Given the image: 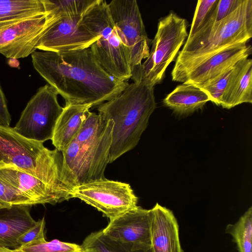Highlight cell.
Segmentation results:
<instances>
[{
  "mask_svg": "<svg viewBox=\"0 0 252 252\" xmlns=\"http://www.w3.org/2000/svg\"><path fill=\"white\" fill-rule=\"evenodd\" d=\"M31 57L36 71L65 101L98 106L116 96L129 84L108 74L90 48L62 52L34 51Z\"/></svg>",
  "mask_w": 252,
  "mask_h": 252,
  "instance_id": "cell-1",
  "label": "cell"
},
{
  "mask_svg": "<svg viewBox=\"0 0 252 252\" xmlns=\"http://www.w3.org/2000/svg\"><path fill=\"white\" fill-rule=\"evenodd\" d=\"M252 37V0H243L231 14L215 22L213 14L194 35L188 37L171 72L172 80L181 82L198 64L231 45L247 43Z\"/></svg>",
  "mask_w": 252,
  "mask_h": 252,
  "instance_id": "cell-2",
  "label": "cell"
},
{
  "mask_svg": "<svg viewBox=\"0 0 252 252\" xmlns=\"http://www.w3.org/2000/svg\"><path fill=\"white\" fill-rule=\"evenodd\" d=\"M133 81L97 108L99 115L114 122L109 163L135 147L156 108L154 87Z\"/></svg>",
  "mask_w": 252,
  "mask_h": 252,
  "instance_id": "cell-3",
  "label": "cell"
},
{
  "mask_svg": "<svg viewBox=\"0 0 252 252\" xmlns=\"http://www.w3.org/2000/svg\"><path fill=\"white\" fill-rule=\"evenodd\" d=\"M114 122L90 112L62 152L64 168L75 186L106 179Z\"/></svg>",
  "mask_w": 252,
  "mask_h": 252,
  "instance_id": "cell-4",
  "label": "cell"
},
{
  "mask_svg": "<svg viewBox=\"0 0 252 252\" xmlns=\"http://www.w3.org/2000/svg\"><path fill=\"white\" fill-rule=\"evenodd\" d=\"M16 168L71 193L75 187L63 165L62 153L30 140L13 127L0 125V168Z\"/></svg>",
  "mask_w": 252,
  "mask_h": 252,
  "instance_id": "cell-5",
  "label": "cell"
},
{
  "mask_svg": "<svg viewBox=\"0 0 252 252\" xmlns=\"http://www.w3.org/2000/svg\"><path fill=\"white\" fill-rule=\"evenodd\" d=\"M81 22L98 36L90 47L98 63L114 78L127 81L132 75L130 52L115 27L108 3L98 0L83 15Z\"/></svg>",
  "mask_w": 252,
  "mask_h": 252,
  "instance_id": "cell-6",
  "label": "cell"
},
{
  "mask_svg": "<svg viewBox=\"0 0 252 252\" xmlns=\"http://www.w3.org/2000/svg\"><path fill=\"white\" fill-rule=\"evenodd\" d=\"M187 20L174 12L159 19L149 56L131 70V78L154 87L162 80L188 36Z\"/></svg>",
  "mask_w": 252,
  "mask_h": 252,
  "instance_id": "cell-7",
  "label": "cell"
},
{
  "mask_svg": "<svg viewBox=\"0 0 252 252\" xmlns=\"http://www.w3.org/2000/svg\"><path fill=\"white\" fill-rule=\"evenodd\" d=\"M71 198L70 191L26 172L11 167L0 168V208L54 205Z\"/></svg>",
  "mask_w": 252,
  "mask_h": 252,
  "instance_id": "cell-8",
  "label": "cell"
},
{
  "mask_svg": "<svg viewBox=\"0 0 252 252\" xmlns=\"http://www.w3.org/2000/svg\"><path fill=\"white\" fill-rule=\"evenodd\" d=\"M58 93L49 84L40 87L28 102L14 128L30 140L44 142L52 140L57 122L63 110Z\"/></svg>",
  "mask_w": 252,
  "mask_h": 252,
  "instance_id": "cell-9",
  "label": "cell"
},
{
  "mask_svg": "<svg viewBox=\"0 0 252 252\" xmlns=\"http://www.w3.org/2000/svg\"><path fill=\"white\" fill-rule=\"evenodd\" d=\"M113 220L137 206L138 198L129 184L106 178L75 187L71 193Z\"/></svg>",
  "mask_w": 252,
  "mask_h": 252,
  "instance_id": "cell-10",
  "label": "cell"
},
{
  "mask_svg": "<svg viewBox=\"0 0 252 252\" xmlns=\"http://www.w3.org/2000/svg\"><path fill=\"white\" fill-rule=\"evenodd\" d=\"M111 18L130 54L131 70L150 53L151 40L148 37L135 0H113L108 3Z\"/></svg>",
  "mask_w": 252,
  "mask_h": 252,
  "instance_id": "cell-11",
  "label": "cell"
},
{
  "mask_svg": "<svg viewBox=\"0 0 252 252\" xmlns=\"http://www.w3.org/2000/svg\"><path fill=\"white\" fill-rule=\"evenodd\" d=\"M62 17L53 12L17 22L0 30V53L19 59L31 55L43 35Z\"/></svg>",
  "mask_w": 252,
  "mask_h": 252,
  "instance_id": "cell-12",
  "label": "cell"
},
{
  "mask_svg": "<svg viewBox=\"0 0 252 252\" xmlns=\"http://www.w3.org/2000/svg\"><path fill=\"white\" fill-rule=\"evenodd\" d=\"M83 15L57 19L39 39L36 49L62 52L90 48L98 36L83 25Z\"/></svg>",
  "mask_w": 252,
  "mask_h": 252,
  "instance_id": "cell-13",
  "label": "cell"
},
{
  "mask_svg": "<svg viewBox=\"0 0 252 252\" xmlns=\"http://www.w3.org/2000/svg\"><path fill=\"white\" fill-rule=\"evenodd\" d=\"M104 234L133 251L151 248L150 210L137 206L110 220Z\"/></svg>",
  "mask_w": 252,
  "mask_h": 252,
  "instance_id": "cell-14",
  "label": "cell"
},
{
  "mask_svg": "<svg viewBox=\"0 0 252 252\" xmlns=\"http://www.w3.org/2000/svg\"><path fill=\"white\" fill-rule=\"evenodd\" d=\"M251 54V46L246 43L229 46L198 64L185 76L182 83L195 86L204 83L241 59L248 58Z\"/></svg>",
  "mask_w": 252,
  "mask_h": 252,
  "instance_id": "cell-15",
  "label": "cell"
},
{
  "mask_svg": "<svg viewBox=\"0 0 252 252\" xmlns=\"http://www.w3.org/2000/svg\"><path fill=\"white\" fill-rule=\"evenodd\" d=\"M150 210L152 252H183L179 225L172 211L158 203Z\"/></svg>",
  "mask_w": 252,
  "mask_h": 252,
  "instance_id": "cell-16",
  "label": "cell"
},
{
  "mask_svg": "<svg viewBox=\"0 0 252 252\" xmlns=\"http://www.w3.org/2000/svg\"><path fill=\"white\" fill-rule=\"evenodd\" d=\"M243 103H252V60L248 58L234 65L220 105L230 109Z\"/></svg>",
  "mask_w": 252,
  "mask_h": 252,
  "instance_id": "cell-17",
  "label": "cell"
},
{
  "mask_svg": "<svg viewBox=\"0 0 252 252\" xmlns=\"http://www.w3.org/2000/svg\"><path fill=\"white\" fill-rule=\"evenodd\" d=\"M31 206L0 208V247L17 249L19 238L36 223L30 214Z\"/></svg>",
  "mask_w": 252,
  "mask_h": 252,
  "instance_id": "cell-18",
  "label": "cell"
},
{
  "mask_svg": "<svg viewBox=\"0 0 252 252\" xmlns=\"http://www.w3.org/2000/svg\"><path fill=\"white\" fill-rule=\"evenodd\" d=\"M91 105L65 101L52 139V144L62 153L79 132Z\"/></svg>",
  "mask_w": 252,
  "mask_h": 252,
  "instance_id": "cell-19",
  "label": "cell"
},
{
  "mask_svg": "<svg viewBox=\"0 0 252 252\" xmlns=\"http://www.w3.org/2000/svg\"><path fill=\"white\" fill-rule=\"evenodd\" d=\"M50 11V0H0V30Z\"/></svg>",
  "mask_w": 252,
  "mask_h": 252,
  "instance_id": "cell-20",
  "label": "cell"
},
{
  "mask_svg": "<svg viewBox=\"0 0 252 252\" xmlns=\"http://www.w3.org/2000/svg\"><path fill=\"white\" fill-rule=\"evenodd\" d=\"M210 99L197 86L183 83L172 91L163 99V103L180 115L193 113L202 108Z\"/></svg>",
  "mask_w": 252,
  "mask_h": 252,
  "instance_id": "cell-21",
  "label": "cell"
},
{
  "mask_svg": "<svg viewBox=\"0 0 252 252\" xmlns=\"http://www.w3.org/2000/svg\"><path fill=\"white\" fill-rule=\"evenodd\" d=\"M225 232L231 235L238 252H252V207L234 224H228Z\"/></svg>",
  "mask_w": 252,
  "mask_h": 252,
  "instance_id": "cell-22",
  "label": "cell"
},
{
  "mask_svg": "<svg viewBox=\"0 0 252 252\" xmlns=\"http://www.w3.org/2000/svg\"><path fill=\"white\" fill-rule=\"evenodd\" d=\"M81 246L84 252H152L151 248L133 251L126 245L106 236L102 230L89 235Z\"/></svg>",
  "mask_w": 252,
  "mask_h": 252,
  "instance_id": "cell-23",
  "label": "cell"
},
{
  "mask_svg": "<svg viewBox=\"0 0 252 252\" xmlns=\"http://www.w3.org/2000/svg\"><path fill=\"white\" fill-rule=\"evenodd\" d=\"M14 250L17 252H85L82 246L77 244L57 239L47 242L45 239L20 246Z\"/></svg>",
  "mask_w": 252,
  "mask_h": 252,
  "instance_id": "cell-24",
  "label": "cell"
},
{
  "mask_svg": "<svg viewBox=\"0 0 252 252\" xmlns=\"http://www.w3.org/2000/svg\"><path fill=\"white\" fill-rule=\"evenodd\" d=\"M233 66L224 70L218 75L200 85H197L209 96L210 101L220 105L221 97L226 87Z\"/></svg>",
  "mask_w": 252,
  "mask_h": 252,
  "instance_id": "cell-25",
  "label": "cell"
},
{
  "mask_svg": "<svg viewBox=\"0 0 252 252\" xmlns=\"http://www.w3.org/2000/svg\"><path fill=\"white\" fill-rule=\"evenodd\" d=\"M219 0H199L188 37L195 34L210 18Z\"/></svg>",
  "mask_w": 252,
  "mask_h": 252,
  "instance_id": "cell-26",
  "label": "cell"
},
{
  "mask_svg": "<svg viewBox=\"0 0 252 252\" xmlns=\"http://www.w3.org/2000/svg\"><path fill=\"white\" fill-rule=\"evenodd\" d=\"M45 219L36 221L35 224L27 231L18 239L19 247L45 239Z\"/></svg>",
  "mask_w": 252,
  "mask_h": 252,
  "instance_id": "cell-27",
  "label": "cell"
},
{
  "mask_svg": "<svg viewBox=\"0 0 252 252\" xmlns=\"http://www.w3.org/2000/svg\"><path fill=\"white\" fill-rule=\"evenodd\" d=\"M243 0H219L215 11L216 22L225 18L242 3Z\"/></svg>",
  "mask_w": 252,
  "mask_h": 252,
  "instance_id": "cell-28",
  "label": "cell"
},
{
  "mask_svg": "<svg viewBox=\"0 0 252 252\" xmlns=\"http://www.w3.org/2000/svg\"><path fill=\"white\" fill-rule=\"evenodd\" d=\"M11 121L6 98L0 83V125L9 126Z\"/></svg>",
  "mask_w": 252,
  "mask_h": 252,
  "instance_id": "cell-29",
  "label": "cell"
},
{
  "mask_svg": "<svg viewBox=\"0 0 252 252\" xmlns=\"http://www.w3.org/2000/svg\"><path fill=\"white\" fill-rule=\"evenodd\" d=\"M8 65L12 67H18L20 65V63L16 59L10 58L8 61Z\"/></svg>",
  "mask_w": 252,
  "mask_h": 252,
  "instance_id": "cell-30",
  "label": "cell"
},
{
  "mask_svg": "<svg viewBox=\"0 0 252 252\" xmlns=\"http://www.w3.org/2000/svg\"></svg>",
  "mask_w": 252,
  "mask_h": 252,
  "instance_id": "cell-31",
  "label": "cell"
}]
</instances>
